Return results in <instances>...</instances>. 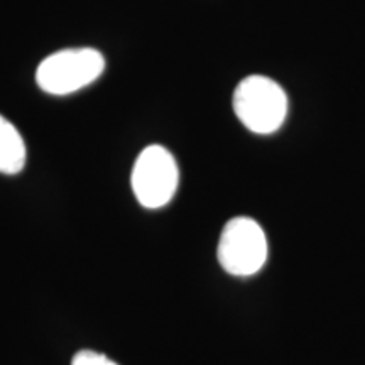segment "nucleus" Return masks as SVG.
I'll return each mask as SVG.
<instances>
[{
    "label": "nucleus",
    "instance_id": "f257e3e1",
    "mask_svg": "<svg viewBox=\"0 0 365 365\" xmlns=\"http://www.w3.org/2000/svg\"><path fill=\"white\" fill-rule=\"evenodd\" d=\"M234 112L254 134H272L284 124L287 97L276 81L262 75L247 76L234 91Z\"/></svg>",
    "mask_w": 365,
    "mask_h": 365
},
{
    "label": "nucleus",
    "instance_id": "f03ea898",
    "mask_svg": "<svg viewBox=\"0 0 365 365\" xmlns=\"http://www.w3.org/2000/svg\"><path fill=\"white\" fill-rule=\"evenodd\" d=\"M103 70L105 58L97 49H61L41 61L36 81L49 95H70L93 83Z\"/></svg>",
    "mask_w": 365,
    "mask_h": 365
},
{
    "label": "nucleus",
    "instance_id": "7ed1b4c3",
    "mask_svg": "<svg viewBox=\"0 0 365 365\" xmlns=\"http://www.w3.org/2000/svg\"><path fill=\"white\" fill-rule=\"evenodd\" d=\"M218 262L232 276L247 277L267 261V239L254 218L235 217L223 227L218 240Z\"/></svg>",
    "mask_w": 365,
    "mask_h": 365
},
{
    "label": "nucleus",
    "instance_id": "20e7f679",
    "mask_svg": "<svg viewBox=\"0 0 365 365\" xmlns=\"http://www.w3.org/2000/svg\"><path fill=\"white\" fill-rule=\"evenodd\" d=\"M130 182L137 202L144 208L166 207L180 182V170L175 156L163 145H148L135 159Z\"/></svg>",
    "mask_w": 365,
    "mask_h": 365
},
{
    "label": "nucleus",
    "instance_id": "39448f33",
    "mask_svg": "<svg viewBox=\"0 0 365 365\" xmlns=\"http://www.w3.org/2000/svg\"><path fill=\"white\" fill-rule=\"evenodd\" d=\"M26 144L21 132L6 117L0 115V173L17 175L26 166Z\"/></svg>",
    "mask_w": 365,
    "mask_h": 365
},
{
    "label": "nucleus",
    "instance_id": "423d86ee",
    "mask_svg": "<svg viewBox=\"0 0 365 365\" xmlns=\"http://www.w3.org/2000/svg\"><path fill=\"white\" fill-rule=\"evenodd\" d=\"M71 365H118L108 359L107 355L95 352V350H81L73 357Z\"/></svg>",
    "mask_w": 365,
    "mask_h": 365
}]
</instances>
